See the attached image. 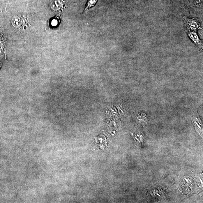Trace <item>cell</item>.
<instances>
[{
    "label": "cell",
    "instance_id": "cell-1",
    "mask_svg": "<svg viewBox=\"0 0 203 203\" xmlns=\"http://www.w3.org/2000/svg\"><path fill=\"white\" fill-rule=\"evenodd\" d=\"M184 20L186 28L189 32H196L198 30L201 29L200 23L196 19L186 17Z\"/></svg>",
    "mask_w": 203,
    "mask_h": 203
},
{
    "label": "cell",
    "instance_id": "cell-2",
    "mask_svg": "<svg viewBox=\"0 0 203 203\" xmlns=\"http://www.w3.org/2000/svg\"><path fill=\"white\" fill-rule=\"evenodd\" d=\"M190 38L198 47L200 50H202L203 44L201 40L199 38L196 32H190L188 33Z\"/></svg>",
    "mask_w": 203,
    "mask_h": 203
},
{
    "label": "cell",
    "instance_id": "cell-3",
    "mask_svg": "<svg viewBox=\"0 0 203 203\" xmlns=\"http://www.w3.org/2000/svg\"><path fill=\"white\" fill-rule=\"evenodd\" d=\"M98 1V0H88L87 2L84 12H86L95 6L97 3Z\"/></svg>",
    "mask_w": 203,
    "mask_h": 203
},
{
    "label": "cell",
    "instance_id": "cell-4",
    "mask_svg": "<svg viewBox=\"0 0 203 203\" xmlns=\"http://www.w3.org/2000/svg\"><path fill=\"white\" fill-rule=\"evenodd\" d=\"M61 0H54L51 3V7L52 9H55L56 8H59L61 7L63 5V2H62Z\"/></svg>",
    "mask_w": 203,
    "mask_h": 203
},
{
    "label": "cell",
    "instance_id": "cell-5",
    "mask_svg": "<svg viewBox=\"0 0 203 203\" xmlns=\"http://www.w3.org/2000/svg\"><path fill=\"white\" fill-rule=\"evenodd\" d=\"M195 2H196V3H200V2L202 1V0H195Z\"/></svg>",
    "mask_w": 203,
    "mask_h": 203
}]
</instances>
